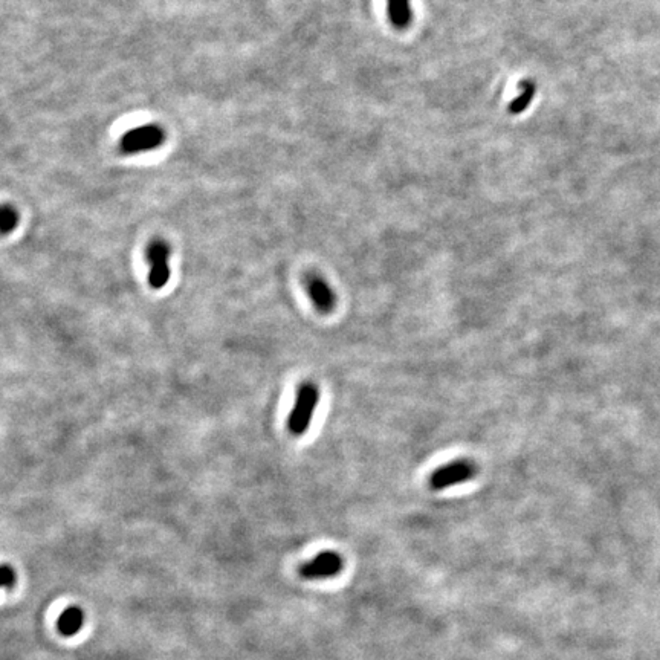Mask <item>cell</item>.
<instances>
[{
	"label": "cell",
	"instance_id": "obj_1",
	"mask_svg": "<svg viewBox=\"0 0 660 660\" xmlns=\"http://www.w3.org/2000/svg\"><path fill=\"white\" fill-rule=\"evenodd\" d=\"M318 400L320 390L315 384L305 382L300 385L294 407H292L288 417V430L292 436H303L308 432Z\"/></svg>",
	"mask_w": 660,
	"mask_h": 660
},
{
	"label": "cell",
	"instance_id": "obj_2",
	"mask_svg": "<svg viewBox=\"0 0 660 660\" xmlns=\"http://www.w3.org/2000/svg\"><path fill=\"white\" fill-rule=\"evenodd\" d=\"M166 139L167 133L164 128L158 124H147L126 132L118 147L123 155H138L159 148L166 143Z\"/></svg>",
	"mask_w": 660,
	"mask_h": 660
},
{
	"label": "cell",
	"instance_id": "obj_3",
	"mask_svg": "<svg viewBox=\"0 0 660 660\" xmlns=\"http://www.w3.org/2000/svg\"><path fill=\"white\" fill-rule=\"evenodd\" d=\"M475 472H477V467H475L474 462L463 459L454 460L443 464V467L432 472L430 475L428 483L431 489L443 491L447 488H451V486H457L460 483L471 480Z\"/></svg>",
	"mask_w": 660,
	"mask_h": 660
},
{
	"label": "cell",
	"instance_id": "obj_4",
	"mask_svg": "<svg viewBox=\"0 0 660 660\" xmlns=\"http://www.w3.org/2000/svg\"><path fill=\"white\" fill-rule=\"evenodd\" d=\"M147 262L150 263L148 285L153 289H162L170 280V246L166 240H153L146 253Z\"/></svg>",
	"mask_w": 660,
	"mask_h": 660
},
{
	"label": "cell",
	"instance_id": "obj_5",
	"mask_svg": "<svg viewBox=\"0 0 660 660\" xmlns=\"http://www.w3.org/2000/svg\"><path fill=\"white\" fill-rule=\"evenodd\" d=\"M342 558L337 552H321L315 558L300 567V575L306 579H328L337 577L342 570Z\"/></svg>",
	"mask_w": 660,
	"mask_h": 660
},
{
	"label": "cell",
	"instance_id": "obj_6",
	"mask_svg": "<svg viewBox=\"0 0 660 660\" xmlns=\"http://www.w3.org/2000/svg\"><path fill=\"white\" fill-rule=\"evenodd\" d=\"M306 289L308 295L312 300L313 306L321 313H330L337 306V295H335L330 285L318 274L306 275Z\"/></svg>",
	"mask_w": 660,
	"mask_h": 660
},
{
	"label": "cell",
	"instance_id": "obj_7",
	"mask_svg": "<svg viewBox=\"0 0 660 660\" xmlns=\"http://www.w3.org/2000/svg\"><path fill=\"white\" fill-rule=\"evenodd\" d=\"M84 624V613L80 607H68L57 621V629L64 637H72L77 634Z\"/></svg>",
	"mask_w": 660,
	"mask_h": 660
},
{
	"label": "cell",
	"instance_id": "obj_8",
	"mask_svg": "<svg viewBox=\"0 0 660 660\" xmlns=\"http://www.w3.org/2000/svg\"><path fill=\"white\" fill-rule=\"evenodd\" d=\"M387 13L396 29L408 28L413 19L410 0H387Z\"/></svg>",
	"mask_w": 660,
	"mask_h": 660
},
{
	"label": "cell",
	"instance_id": "obj_9",
	"mask_svg": "<svg viewBox=\"0 0 660 660\" xmlns=\"http://www.w3.org/2000/svg\"><path fill=\"white\" fill-rule=\"evenodd\" d=\"M537 92V86L532 80H524L520 83V95L509 104V113L511 115H520L532 103Z\"/></svg>",
	"mask_w": 660,
	"mask_h": 660
},
{
	"label": "cell",
	"instance_id": "obj_10",
	"mask_svg": "<svg viewBox=\"0 0 660 660\" xmlns=\"http://www.w3.org/2000/svg\"><path fill=\"white\" fill-rule=\"evenodd\" d=\"M19 225V213L11 205H4L2 211H0V231L4 235L13 233Z\"/></svg>",
	"mask_w": 660,
	"mask_h": 660
},
{
	"label": "cell",
	"instance_id": "obj_11",
	"mask_svg": "<svg viewBox=\"0 0 660 660\" xmlns=\"http://www.w3.org/2000/svg\"><path fill=\"white\" fill-rule=\"evenodd\" d=\"M16 581H17V575H16V570L13 569V566L4 564L2 566V586H4V589H13L16 586Z\"/></svg>",
	"mask_w": 660,
	"mask_h": 660
}]
</instances>
